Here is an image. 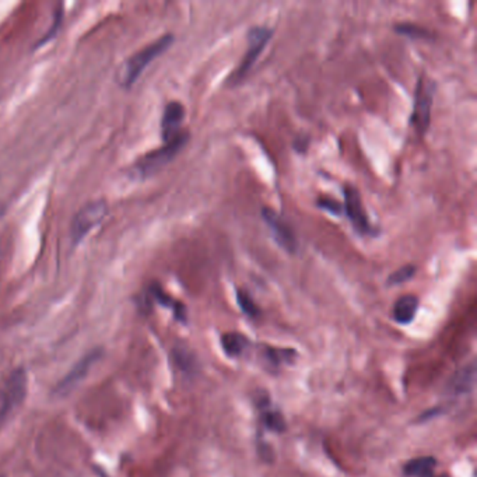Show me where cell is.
Returning <instances> with one entry per match:
<instances>
[{
  "label": "cell",
  "instance_id": "cell-11",
  "mask_svg": "<svg viewBox=\"0 0 477 477\" xmlns=\"http://www.w3.org/2000/svg\"><path fill=\"white\" fill-rule=\"evenodd\" d=\"M476 368L474 364L466 365L452 375L447 385V391L452 395H465L473 389Z\"/></svg>",
  "mask_w": 477,
  "mask_h": 477
},
{
  "label": "cell",
  "instance_id": "cell-6",
  "mask_svg": "<svg viewBox=\"0 0 477 477\" xmlns=\"http://www.w3.org/2000/svg\"><path fill=\"white\" fill-rule=\"evenodd\" d=\"M272 37H273V30L266 26H255L248 31V50L241 63L238 65L236 70L228 79L231 84L240 83L250 73V70L256 63L259 55L262 54V51L265 50L267 42L272 39Z\"/></svg>",
  "mask_w": 477,
  "mask_h": 477
},
{
  "label": "cell",
  "instance_id": "cell-22",
  "mask_svg": "<svg viewBox=\"0 0 477 477\" xmlns=\"http://www.w3.org/2000/svg\"><path fill=\"white\" fill-rule=\"evenodd\" d=\"M318 207L326 210L327 213L330 214H335V216H341L345 209H343V205L335 199H329V198H319L318 202H316Z\"/></svg>",
  "mask_w": 477,
  "mask_h": 477
},
{
  "label": "cell",
  "instance_id": "cell-24",
  "mask_svg": "<svg viewBox=\"0 0 477 477\" xmlns=\"http://www.w3.org/2000/svg\"><path fill=\"white\" fill-rule=\"evenodd\" d=\"M441 477H447V476H441Z\"/></svg>",
  "mask_w": 477,
  "mask_h": 477
},
{
  "label": "cell",
  "instance_id": "cell-13",
  "mask_svg": "<svg viewBox=\"0 0 477 477\" xmlns=\"http://www.w3.org/2000/svg\"><path fill=\"white\" fill-rule=\"evenodd\" d=\"M437 466V460L433 456H420L409 460L405 467L403 473L407 477H432Z\"/></svg>",
  "mask_w": 477,
  "mask_h": 477
},
{
  "label": "cell",
  "instance_id": "cell-3",
  "mask_svg": "<svg viewBox=\"0 0 477 477\" xmlns=\"http://www.w3.org/2000/svg\"><path fill=\"white\" fill-rule=\"evenodd\" d=\"M28 375L23 368L14 369L0 385V424L17 410L27 396Z\"/></svg>",
  "mask_w": 477,
  "mask_h": 477
},
{
  "label": "cell",
  "instance_id": "cell-17",
  "mask_svg": "<svg viewBox=\"0 0 477 477\" xmlns=\"http://www.w3.org/2000/svg\"><path fill=\"white\" fill-rule=\"evenodd\" d=\"M236 303L247 316H250V318H259L261 316V308L255 304V301L251 298V296L245 290L236 292Z\"/></svg>",
  "mask_w": 477,
  "mask_h": 477
},
{
  "label": "cell",
  "instance_id": "cell-14",
  "mask_svg": "<svg viewBox=\"0 0 477 477\" xmlns=\"http://www.w3.org/2000/svg\"><path fill=\"white\" fill-rule=\"evenodd\" d=\"M250 341L241 335V333L230 332L221 336V346L227 356L230 357H238L244 353V350L248 347Z\"/></svg>",
  "mask_w": 477,
  "mask_h": 477
},
{
  "label": "cell",
  "instance_id": "cell-10",
  "mask_svg": "<svg viewBox=\"0 0 477 477\" xmlns=\"http://www.w3.org/2000/svg\"><path fill=\"white\" fill-rule=\"evenodd\" d=\"M185 119V108L178 101H171L165 105L161 118V137L164 143L171 141L181 133V125Z\"/></svg>",
  "mask_w": 477,
  "mask_h": 477
},
{
  "label": "cell",
  "instance_id": "cell-15",
  "mask_svg": "<svg viewBox=\"0 0 477 477\" xmlns=\"http://www.w3.org/2000/svg\"><path fill=\"white\" fill-rule=\"evenodd\" d=\"M150 292H152L154 300H156L159 304H161L163 307L171 308V309L174 311V315H175V318H176L178 321L186 322V308H185V305H183L182 303L172 300V298L160 287L159 284L152 285V290H150Z\"/></svg>",
  "mask_w": 477,
  "mask_h": 477
},
{
  "label": "cell",
  "instance_id": "cell-23",
  "mask_svg": "<svg viewBox=\"0 0 477 477\" xmlns=\"http://www.w3.org/2000/svg\"><path fill=\"white\" fill-rule=\"evenodd\" d=\"M174 358H175L176 364H178V367L181 369H183V371H190L195 365L194 364V357L190 356L186 350H179V349L174 350Z\"/></svg>",
  "mask_w": 477,
  "mask_h": 477
},
{
  "label": "cell",
  "instance_id": "cell-21",
  "mask_svg": "<svg viewBox=\"0 0 477 477\" xmlns=\"http://www.w3.org/2000/svg\"><path fill=\"white\" fill-rule=\"evenodd\" d=\"M62 21H63V10H62V8H59V10L55 12V16H54V21H52L51 28L48 30V31L45 32V35L37 42V45H35L37 50H38V48L43 46L45 43L50 42V41H52V39L57 37V34H58V31H59V28H61V26H62Z\"/></svg>",
  "mask_w": 477,
  "mask_h": 477
},
{
  "label": "cell",
  "instance_id": "cell-9",
  "mask_svg": "<svg viewBox=\"0 0 477 477\" xmlns=\"http://www.w3.org/2000/svg\"><path fill=\"white\" fill-rule=\"evenodd\" d=\"M100 356H101V350H92L88 354H85L81 360H79L73 365V368L66 374V376L57 385V389H55L57 394L65 395V394L70 392L87 375V372L90 371L92 364L100 358Z\"/></svg>",
  "mask_w": 477,
  "mask_h": 477
},
{
  "label": "cell",
  "instance_id": "cell-19",
  "mask_svg": "<svg viewBox=\"0 0 477 477\" xmlns=\"http://www.w3.org/2000/svg\"><path fill=\"white\" fill-rule=\"evenodd\" d=\"M262 423L267 430H272L274 433H283L285 430V421L278 412L265 410L262 414Z\"/></svg>",
  "mask_w": 477,
  "mask_h": 477
},
{
  "label": "cell",
  "instance_id": "cell-2",
  "mask_svg": "<svg viewBox=\"0 0 477 477\" xmlns=\"http://www.w3.org/2000/svg\"><path fill=\"white\" fill-rule=\"evenodd\" d=\"M189 140L187 132H181L175 139L165 143L160 149H156L143 157H140L133 165V172L139 178H149L163 170L167 164H170L176 154L183 149Z\"/></svg>",
  "mask_w": 477,
  "mask_h": 477
},
{
  "label": "cell",
  "instance_id": "cell-1",
  "mask_svg": "<svg viewBox=\"0 0 477 477\" xmlns=\"http://www.w3.org/2000/svg\"><path fill=\"white\" fill-rule=\"evenodd\" d=\"M172 34H165L157 41L149 43L148 46L143 48L139 52L132 55L122 66L119 73V81L125 88H130L141 76V73L146 70V68L156 61L160 55H163L168 48L174 42Z\"/></svg>",
  "mask_w": 477,
  "mask_h": 477
},
{
  "label": "cell",
  "instance_id": "cell-18",
  "mask_svg": "<svg viewBox=\"0 0 477 477\" xmlns=\"http://www.w3.org/2000/svg\"><path fill=\"white\" fill-rule=\"evenodd\" d=\"M265 356L267 361L273 365H281L283 363H292L296 357L294 350H285V349H274V347H266Z\"/></svg>",
  "mask_w": 477,
  "mask_h": 477
},
{
  "label": "cell",
  "instance_id": "cell-7",
  "mask_svg": "<svg viewBox=\"0 0 477 477\" xmlns=\"http://www.w3.org/2000/svg\"><path fill=\"white\" fill-rule=\"evenodd\" d=\"M343 195H345L343 209L346 212V216L352 221L353 228L361 235H372L374 236L376 234V230L369 223V219H368L367 212L363 206L358 190L352 185H345Z\"/></svg>",
  "mask_w": 477,
  "mask_h": 477
},
{
  "label": "cell",
  "instance_id": "cell-20",
  "mask_svg": "<svg viewBox=\"0 0 477 477\" xmlns=\"http://www.w3.org/2000/svg\"><path fill=\"white\" fill-rule=\"evenodd\" d=\"M416 274V266L414 265H406L402 266L400 269L395 270L387 280L388 285H398V284H403L406 281H409L410 278H413V276Z\"/></svg>",
  "mask_w": 477,
  "mask_h": 477
},
{
  "label": "cell",
  "instance_id": "cell-5",
  "mask_svg": "<svg viewBox=\"0 0 477 477\" xmlns=\"http://www.w3.org/2000/svg\"><path fill=\"white\" fill-rule=\"evenodd\" d=\"M108 214V205L104 201H95L84 205L73 217L70 225V238L74 245L80 244L84 238L99 227Z\"/></svg>",
  "mask_w": 477,
  "mask_h": 477
},
{
  "label": "cell",
  "instance_id": "cell-8",
  "mask_svg": "<svg viewBox=\"0 0 477 477\" xmlns=\"http://www.w3.org/2000/svg\"><path fill=\"white\" fill-rule=\"evenodd\" d=\"M262 219L270 228L274 241L285 252L296 254L298 250V241L292 225L270 207H262Z\"/></svg>",
  "mask_w": 477,
  "mask_h": 477
},
{
  "label": "cell",
  "instance_id": "cell-4",
  "mask_svg": "<svg viewBox=\"0 0 477 477\" xmlns=\"http://www.w3.org/2000/svg\"><path fill=\"white\" fill-rule=\"evenodd\" d=\"M434 92L436 81L425 76H420L414 94L413 114L410 116V123L418 134H423L428 129V126H430Z\"/></svg>",
  "mask_w": 477,
  "mask_h": 477
},
{
  "label": "cell",
  "instance_id": "cell-12",
  "mask_svg": "<svg viewBox=\"0 0 477 477\" xmlns=\"http://www.w3.org/2000/svg\"><path fill=\"white\" fill-rule=\"evenodd\" d=\"M420 301L416 296H403L400 297L394 307V318L400 325H409L413 322L417 311H418Z\"/></svg>",
  "mask_w": 477,
  "mask_h": 477
},
{
  "label": "cell",
  "instance_id": "cell-16",
  "mask_svg": "<svg viewBox=\"0 0 477 477\" xmlns=\"http://www.w3.org/2000/svg\"><path fill=\"white\" fill-rule=\"evenodd\" d=\"M395 31L400 35L413 38V39H430L433 38V34L425 30L421 26H417L414 23H399L395 26Z\"/></svg>",
  "mask_w": 477,
  "mask_h": 477
}]
</instances>
